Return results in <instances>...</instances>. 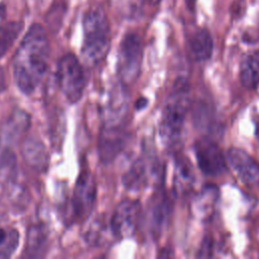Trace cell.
Masks as SVG:
<instances>
[{
  "label": "cell",
  "instance_id": "cell-1",
  "mask_svg": "<svg viewBox=\"0 0 259 259\" xmlns=\"http://www.w3.org/2000/svg\"><path fill=\"white\" fill-rule=\"evenodd\" d=\"M50 42L45 28L30 25L16 50L13 61V78L18 89L31 94L42 82L49 67Z\"/></svg>",
  "mask_w": 259,
  "mask_h": 259
},
{
  "label": "cell",
  "instance_id": "cell-2",
  "mask_svg": "<svg viewBox=\"0 0 259 259\" xmlns=\"http://www.w3.org/2000/svg\"><path fill=\"white\" fill-rule=\"evenodd\" d=\"M83 32V60L88 65H97L106 57L110 48L109 21L100 6H92L85 12Z\"/></svg>",
  "mask_w": 259,
  "mask_h": 259
},
{
  "label": "cell",
  "instance_id": "cell-3",
  "mask_svg": "<svg viewBox=\"0 0 259 259\" xmlns=\"http://www.w3.org/2000/svg\"><path fill=\"white\" fill-rule=\"evenodd\" d=\"M57 80L61 92L71 103L78 102L84 93L86 77L79 59L69 53L64 55L57 68Z\"/></svg>",
  "mask_w": 259,
  "mask_h": 259
},
{
  "label": "cell",
  "instance_id": "cell-4",
  "mask_svg": "<svg viewBox=\"0 0 259 259\" xmlns=\"http://www.w3.org/2000/svg\"><path fill=\"white\" fill-rule=\"evenodd\" d=\"M143 47L141 36L136 32L126 33L119 45L117 54L118 80L124 85L133 84L141 72Z\"/></svg>",
  "mask_w": 259,
  "mask_h": 259
},
{
  "label": "cell",
  "instance_id": "cell-5",
  "mask_svg": "<svg viewBox=\"0 0 259 259\" xmlns=\"http://www.w3.org/2000/svg\"><path fill=\"white\" fill-rule=\"evenodd\" d=\"M180 89L181 86L176 88L162 114L160 134L163 140L168 143L175 141L179 137L184 124L187 100Z\"/></svg>",
  "mask_w": 259,
  "mask_h": 259
},
{
  "label": "cell",
  "instance_id": "cell-6",
  "mask_svg": "<svg viewBox=\"0 0 259 259\" xmlns=\"http://www.w3.org/2000/svg\"><path fill=\"white\" fill-rule=\"evenodd\" d=\"M197 165L207 176H219L227 169V159L220 147L209 138H202L194 145Z\"/></svg>",
  "mask_w": 259,
  "mask_h": 259
},
{
  "label": "cell",
  "instance_id": "cell-7",
  "mask_svg": "<svg viewBox=\"0 0 259 259\" xmlns=\"http://www.w3.org/2000/svg\"><path fill=\"white\" fill-rule=\"evenodd\" d=\"M128 111V95L125 85L118 80L109 87L105 105L102 109L103 125L120 126Z\"/></svg>",
  "mask_w": 259,
  "mask_h": 259
},
{
  "label": "cell",
  "instance_id": "cell-8",
  "mask_svg": "<svg viewBox=\"0 0 259 259\" xmlns=\"http://www.w3.org/2000/svg\"><path fill=\"white\" fill-rule=\"evenodd\" d=\"M141 213V206L138 201L123 200L114 209L110 221L109 229L111 234L118 238L132 236L138 226Z\"/></svg>",
  "mask_w": 259,
  "mask_h": 259
},
{
  "label": "cell",
  "instance_id": "cell-9",
  "mask_svg": "<svg viewBox=\"0 0 259 259\" xmlns=\"http://www.w3.org/2000/svg\"><path fill=\"white\" fill-rule=\"evenodd\" d=\"M96 183L87 171L82 172L76 182L72 196V210L77 220L86 219L95 203Z\"/></svg>",
  "mask_w": 259,
  "mask_h": 259
},
{
  "label": "cell",
  "instance_id": "cell-10",
  "mask_svg": "<svg viewBox=\"0 0 259 259\" xmlns=\"http://www.w3.org/2000/svg\"><path fill=\"white\" fill-rule=\"evenodd\" d=\"M126 134L123 125H103L99 137V156L103 163H110L125 146Z\"/></svg>",
  "mask_w": 259,
  "mask_h": 259
},
{
  "label": "cell",
  "instance_id": "cell-11",
  "mask_svg": "<svg viewBox=\"0 0 259 259\" xmlns=\"http://www.w3.org/2000/svg\"><path fill=\"white\" fill-rule=\"evenodd\" d=\"M226 159L244 182L259 185V164L248 153L238 148H231L227 152Z\"/></svg>",
  "mask_w": 259,
  "mask_h": 259
},
{
  "label": "cell",
  "instance_id": "cell-12",
  "mask_svg": "<svg viewBox=\"0 0 259 259\" xmlns=\"http://www.w3.org/2000/svg\"><path fill=\"white\" fill-rule=\"evenodd\" d=\"M30 123L29 114L22 109H15L3 122L0 128V142L9 147L18 143L28 130Z\"/></svg>",
  "mask_w": 259,
  "mask_h": 259
},
{
  "label": "cell",
  "instance_id": "cell-13",
  "mask_svg": "<svg viewBox=\"0 0 259 259\" xmlns=\"http://www.w3.org/2000/svg\"><path fill=\"white\" fill-rule=\"evenodd\" d=\"M21 155L26 164L35 171H45L49 166V153L37 138H26L21 144Z\"/></svg>",
  "mask_w": 259,
  "mask_h": 259
},
{
  "label": "cell",
  "instance_id": "cell-14",
  "mask_svg": "<svg viewBox=\"0 0 259 259\" xmlns=\"http://www.w3.org/2000/svg\"><path fill=\"white\" fill-rule=\"evenodd\" d=\"M190 52L196 61H206L212 55L213 41L206 29L197 30L189 41Z\"/></svg>",
  "mask_w": 259,
  "mask_h": 259
},
{
  "label": "cell",
  "instance_id": "cell-15",
  "mask_svg": "<svg viewBox=\"0 0 259 259\" xmlns=\"http://www.w3.org/2000/svg\"><path fill=\"white\" fill-rule=\"evenodd\" d=\"M48 244V234L41 225H34L29 228L25 253L26 257H42Z\"/></svg>",
  "mask_w": 259,
  "mask_h": 259
},
{
  "label": "cell",
  "instance_id": "cell-16",
  "mask_svg": "<svg viewBox=\"0 0 259 259\" xmlns=\"http://www.w3.org/2000/svg\"><path fill=\"white\" fill-rule=\"evenodd\" d=\"M242 85L247 89H254L259 84V54L246 57L240 68Z\"/></svg>",
  "mask_w": 259,
  "mask_h": 259
},
{
  "label": "cell",
  "instance_id": "cell-17",
  "mask_svg": "<svg viewBox=\"0 0 259 259\" xmlns=\"http://www.w3.org/2000/svg\"><path fill=\"white\" fill-rule=\"evenodd\" d=\"M124 187L131 190L141 189L147 182V167L142 159L133 163L122 178Z\"/></svg>",
  "mask_w": 259,
  "mask_h": 259
},
{
  "label": "cell",
  "instance_id": "cell-18",
  "mask_svg": "<svg viewBox=\"0 0 259 259\" xmlns=\"http://www.w3.org/2000/svg\"><path fill=\"white\" fill-rule=\"evenodd\" d=\"M22 27L23 24L20 21H8L0 25V58L12 47L20 34Z\"/></svg>",
  "mask_w": 259,
  "mask_h": 259
},
{
  "label": "cell",
  "instance_id": "cell-19",
  "mask_svg": "<svg viewBox=\"0 0 259 259\" xmlns=\"http://www.w3.org/2000/svg\"><path fill=\"white\" fill-rule=\"evenodd\" d=\"M19 243V234L15 229H0V258H9Z\"/></svg>",
  "mask_w": 259,
  "mask_h": 259
},
{
  "label": "cell",
  "instance_id": "cell-20",
  "mask_svg": "<svg viewBox=\"0 0 259 259\" xmlns=\"http://www.w3.org/2000/svg\"><path fill=\"white\" fill-rule=\"evenodd\" d=\"M170 207L167 202V200L164 197L158 198V200L154 203L152 207V225L154 229L160 230L162 226L164 225L168 213H169Z\"/></svg>",
  "mask_w": 259,
  "mask_h": 259
},
{
  "label": "cell",
  "instance_id": "cell-21",
  "mask_svg": "<svg viewBox=\"0 0 259 259\" xmlns=\"http://www.w3.org/2000/svg\"><path fill=\"white\" fill-rule=\"evenodd\" d=\"M211 253H212V240H211V238L206 237L203 239L196 257L209 258L212 255Z\"/></svg>",
  "mask_w": 259,
  "mask_h": 259
},
{
  "label": "cell",
  "instance_id": "cell-22",
  "mask_svg": "<svg viewBox=\"0 0 259 259\" xmlns=\"http://www.w3.org/2000/svg\"><path fill=\"white\" fill-rule=\"evenodd\" d=\"M195 1H196V0H186V2H187V5H188L190 8H192V7H193V5H194Z\"/></svg>",
  "mask_w": 259,
  "mask_h": 259
},
{
  "label": "cell",
  "instance_id": "cell-23",
  "mask_svg": "<svg viewBox=\"0 0 259 259\" xmlns=\"http://www.w3.org/2000/svg\"><path fill=\"white\" fill-rule=\"evenodd\" d=\"M149 3H151V4H153V5H156V4H158L159 2H160V0H147Z\"/></svg>",
  "mask_w": 259,
  "mask_h": 259
}]
</instances>
